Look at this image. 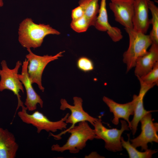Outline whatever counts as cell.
<instances>
[{
  "label": "cell",
  "mask_w": 158,
  "mask_h": 158,
  "mask_svg": "<svg viewBox=\"0 0 158 158\" xmlns=\"http://www.w3.org/2000/svg\"><path fill=\"white\" fill-rule=\"evenodd\" d=\"M60 33L49 25L36 24L31 18H26L19 25L18 40L23 47L35 48L41 46L47 35Z\"/></svg>",
  "instance_id": "obj_1"
},
{
  "label": "cell",
  "mask_w": 158,
  "mask_h": 158,
  "mask_svg": "<svg viewBox=\"0 0 158 158\" xmlns=\"http://www.w3.org/2000/svg\"><path fill=\"white\" fill-rule=\"evenodd\" d=\"M67 132L71 135L66 143L62 146L58 144L53 145L51 147V150L61 152L68 150L71 153H78L85 147L87 141L97 139L94 129L86 121L78 123V125Z\"/></svg>",
  "instance_id": "obj_2"
},
{
  "label": "cell",
  "mask_w": 158,
  "mask_h": 158,
  "mask_svg": "<svg viewBox=\"0 0 158 158\" xmlns=\"http://www.w3.org/2000/svg\"><path fill=\"white\" fill-rule=\"evenodd\" d=\"M129 37L128 49L123 55V61L126 66V72L134 67L137 59L147 52L152 43L149 35L137 31L133 29L126 30Z\"/></svg>",
  "instance_id": "obj_3"
},
{
  "label": "cell",
  "mask_w": 158,
  "mask_h": 158,
  "mask_svg": "<svg viewBox=\"0 0 158 158\" xmlns=\"http://www.w3.org/2000/svg\"><path fill=\"white\" fill-rule=\"evenodd\" d=\"M20 107L21 110L18 113L19 117L23 122L36 127L38 133L42 130L54 133L58 130H62L67 128V124L65 121L69 115V113L59 120L53 121L38 111L30 114L27 112V109L23 104Z\"/></svg>",
  "instance_id": "obj_4"
},
{
  "label": "cell",
  "mask_w": 158,
  "mask_h": 158,
  "mask_svg": "<svg viewBox=\"0 0 158 158\" xmlns=\"http://www.w3.org/2000/svg\"><path fill=\"white\" fill-rule=\"evenodd\" d=\"M120 122V129L106 128L102 124L100 118L95 122L93 125L97 139H102L104 140L105 148L109 151L116 152L123 150L121 140V136L124 131L129 130V128L125 120H121Z\"/></svg>",
  "instance_id": "obj_5"
},
{
  "label": "cell",
  "mask_w": 158,
  "mask_h": 158,
  "mask_svg": "<svg viewBox=\"0 0 158 158\" xmlns=\"http://www.w3.org/2000/svg\"><path fill=\"white\" fill-rule=\"evenodd\" d=\"M73 100V105L69 104L64 99H61L60 100V109L64 111L68 109L71 111V114L67 118L65 122L67 124L70 123L71 125L69 128L58 134L54 135L50 133V135L56 140L60 139L62 135L67 133L78 123L86 121L89 122L93 126L95 122L98 119L91 116L84 110L82 106L83 100L81 98L74 97Z\"/></svg>",
  "instance_id": "obj_6"
},
{
  "label": "cell",
  "mask_w": 158,
  "mask_h": 158,
  "mask_svg": "<svg viewBox=\"0 0 158 158\" xmlns=\"http://www.w3.org/2000/svg\"><path fill=\"white\" fill-rule=\"evenodd\" d=\"M27 49L28 54L26 55V57L28 61V72L30 80L32 84H37L40 90L44 92V88L42 85V78L44 68L50 62L62 56V54L65 51L60 52L54 56H40L33 53L30 48Z\"/></svg>",
  "instance_id": "obj_7"
},
{
  "label": "cell",
  "mask_w": 158,
  "mask_h": 158,
  "mask_svg": "<svg viewBox=\"0 0 158 158\" xmlns=\"http://www.w3.org/2000/svg\"><path fill=\"white\" fill-rule=\"evenodd\" d=\"M1 69H0V91L8 90L12 91L17 97L18 104L17 108L23 104L21 101L19 92H24L23 84L19 80L18 76L19 68L22 65L20 61H18L14 68H9L8 66L6 61L2 60L1 63Z\"/></svg>",
  "instance_id": "obj_8"
},
{
  "label": "cell",
  "mask_w": 158,
  "mask_h": 158,
  "mask_svg": "<svg viewBox=\"0 0 158 158\" xmlns=\"http://www.w3.org/2000/svg\"><path fill=\"white\" fill-rule=\"evenodd\" d=\"M140 121L141 123V133L137 137L130 141L134 147H140L141 151H145L148 149V143L158 142V124L153 122L151 113L146 114Z\"/></svg>",
  "instance_id": "obj_9"
},
{
  "label": "cell",
  "mask_w": 158,
  "mask_h": 158,
  "mask_svg": "<svg viewBox=\"0 0 158 158\" xmlns=\"http://www.w3.org/2000/svg\"><path fill=\"white\" fill-rule=\"evenodd\" d=\"M110 9L115 20L125 28V30L133 29V18L134 0H110Z\"/></svg>",
  "instance_id": "obj_10"
},
{
  "label": "cell",
  "mask_w": 158,
  "mask_h": 158,
  "mask_svg": "<svg viewBox=\"0 0 158 158\" xmlns=\"http://www.w3.org/2000/svg\"><path fill=\"white\" fill-rule=\"evenodd\" d=\"M28 61L25 59L22 65L21 74H18V78L24 86L26 94V97L24 103L25 106L27 110L32 111L37 108L39 104L41 108L43 107V102L40 96L35 91L32 86L28 72Z\"/></svg>",
  "instance_id": "obj_11"
},
{
  "label": "cell",
  "mask_w": 158,
  "mask_h": 158,
  "mask_svg": "<svg viewBox=\"0 0 158 158\" xmlns=\"http://www.w3.org/2000/svg\"><path fill=\"white\" fill-rule=\"evenodd\" d=\"M102 99L109 107L110 111L113 114L112 123L115 125H118L119 119L122 118L127 122L130 129V123L129 118L130 115H133L134 114L135 101L134 95L131 102L123 104L118 103L106 96H104Z\"/></svg>",
  "instance_id": "obj_12"
},
{
  "label": "cell",
  "mask_w": 158,
  "mask_h": 158,
  "mask_svg": "<svg viewBox=\"0 0 158 158\" xmlns=\"http://www.w3.org/2000/svg\"><path fill=\"white\" fill-rule=\"evenodd\" d=\"M150 0H134L133 18V29L146 34L150 25L149 17V2Z\"/></svg>",
  "instance_id": "obj_13"
},
{
  "label": "cell",
  "mask_w": 158,
  "mask_h": 158,
  "mask_svg": "<svg viewBox=\"0 0 158 158\" xmlns=\"http://www.w3.org/2000/svg\"><path fill=\"white\" fill-rule=\"evenodd\" d=\"M94 26L97 30L107 32L114 42L120 41L123 37L120 29L109 23L106 8V0H101L99 12Z\"/></svg>",
  "instance_id": "obj_14"
},
{
  "label": "cell",
  "mask_w": 158,
  "mask_h": 158,
  "mask_svg": "<svg viewBox=\"0 0 158 158\" xmlns=\"http://www.w3.org/2000/svg\"><path fill=\"white\" fill-rule=\"evenodd\" d=\"M158 62V44L152 43L150 49L146 53L137 59L135 66V74L137 78L145 75Z\"/></svg>",
  "instance_id": "obj_15"
},
{
  "label": "cell",
  "mask_w": 158,
  "mask_h": 158,
  "mask_svg": "<svg viewBox=\"0 0 158 158\" xmlns=\"http://www.w3.org/2000/svg\"><path fill=\"white\" fill-rule=\"evenodd\" d=\"M19 148L14 135L0 126V158H14Z\"/></svg>",
  "instance_id": "obj_16"
},
{
  "label": "cell",
  "mask_w": 158,
  "mask_h": 158,
  "mask_svg": "<svg viewBox=\"0 0 158 158\" xmlns=\"http://www.w3.org/2000/svg\"><path fill=\"white\" fill-rule=\"evenodd\" d=\"M140 87L139 95H134L135 98V105L133 117L130 122V129L133 135L135 133L138 124L142 118L149 113L157 111V110L147 111L144 108L143 100L144 96L147 91L151 88L147 86L140 84Z\"/></svg>",
  "instance_id": "obj_17"
},
{
  "label": "cell",
  "mask_w": 158,
  "mask_h": 158,
  "mask_svg": "<svg viewBox=\"0 0 158 158\" xmlns=\"http://www.w3.org/2000/svg\"><path fill=\"white\" fill-rule=\"evenodd\" d=\"M99 0H80L79 5L83 8L84 16L88 21L90 26L94 25L99 6Z\"/></svg>",
  "instance_id": "obj_18"
},
{
  "label": "cell",
  "mask_w": 158,
  "mask_h": 158,
  "mask_svg": "<svg viewBox=\"0 0 158 158\" xmlns=\"http://www.w3.org/2000/svg\"><path fill=\"white\" fill-rule=\"evenodd\" d=\"M128 139L125 141L123 137H121V140L122 147L127 151L129 158H151L152 155L156 153L157 150L148 149L144 152L139 151L133 147L130 142V134H127Z\"/></svg>",
  "instance_id": "obj_19"
},
{
  "label": "cell",
  "mask_w": 158,
  "mask_h": 158,
  "mask_svg": "<svg viewBox=\"0 0 158 158\" xmlns=\"http://www.w3.org/2000/svg\"><path fill=\"white\" fill-rule=\"evenodd\" d=\"M149 8L152 15L150 22L152 26L149 35L152 43L158 44V8L151 0L149 2Z\"/></svg>",
  "instance_id": "obj_20"
},
{
  "label": "cell",
  "mask_w": 158,
  "mask_h": 158,
  "mask_svg": "<svg viewBox=\"0 0 158 158\" xmlns=\"http://www.w3.org/2000/svg\"><path fill=\"white\" fill-rule=\"evenodd\" d=\"M140 83L152 88L158 83V62H157L152 70L145 75L138 78Z\"/></svg>",
  "instance_id": "obj_21"
},
{
  "label": "cell",
  "mask_w": 158,
  "mask_h": 158,
  "mask_svg": "<svg viewBox=\"0 0 158 158\" xmlns=\"http://www.w3.org/2000/svg\"><path fill=\"white\" fill-rule=\"evenodd\" d=\"M70 25L73 30L78 33L86 31L90 26L88 21L84 16L75 20H72Z\"/></svg>",
  "instance_id": "obj_22"
},
{
  "label": "cell",
  "mask_w": 158,
  "mask_h": 158,
  "mask_svg": "<svg viewBox=\"0 0 158 158\" xmlns=\"http://www.w3.org/2000/svg\"><path fill=\"white\" fill-rule=\"evenodd\" d=\"M77 66L79 69L85 72L91 71L94 68L92 60L85 56L81 57L78 59Z\"/></svg>",
  "instance_id": "obj_23"
},
{
  "label": "cell",
  "mask_w": 158,
  "mask_h": 158,
  "mask_svg": "<svg viewBox=\"0 0 158 158\" xmlns=\"http://www.w3.org/2000/svg\"><path fill=\"white\" fill-rule=\"evenodd\" d=\"M84 16L83 8L80 6L75 8L72 11L71 17L72 20L78 19Z\"/></svg>",
  "instance_id": "obj_24"
},
{
  "label": "cell",
  "mask_w": 158,
  "mask_h": 158,
  "mask_svg": "<svg viewBox=\"0 0 158 158\" xmlns=\"http://www.w3.org/2000/svg\"><path fill=\"white\" fill-rule=\"evenodd\" d=\"M85 157L88 158H103L102 156H100L96 152H93L91 153L88 156H86Z\"/></svg>",
  "instance_id": "obj_25"
},
{
  "label": "cell",
  "mask_w": 158,
  "mask_h": 158,
  "mask_svg": "<svg viewBox=\"0 0 158 158\" xmlns=\"http://www.w3.org/2000/svg\"><path fill=\"white\" fill-rule=\"evenodd\" d=\"M4 5L3 0H0V8Z\"/></svg>",
  "instance_id": "obj_26"
}]
</instances>
